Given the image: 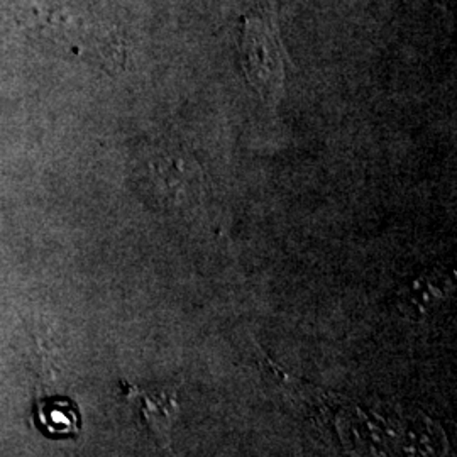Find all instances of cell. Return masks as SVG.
<instances>
[{"label":"cell","mask_w":457,"mask_h":457,"mask_svg":"<svg viewBox=\"0 0 457 457\" xmlns=\"http://www.w3.org/2000/svg\"><path fill=\"white\" fill-rule=\"evenodd\" d=\"M241 53L249 83L264 102L277 104L283 92L287 53L278 33L275 0H266L260 14L245 17Z\"/></svg>","instance_id":"6da1fadb"},{"label":"cell","mask_w":457,"mask_h":457,"mask_svg":"<svg viewBox=\"0 0 457 457\" xmlns=\"http://www.w3.org/2000/svg\"><path fill=\"white\" fill-rule=\"evenodd\" d=\"M136 181L154 205L183 209L202 195V173L195 162L163 147H151L136 162Z\"/></svg>","instance_id":"7a4b0ae2"},{"label":"cell","mask_w":457,"mask_h":457,"mask_svg":"<svg viewBox=\"0 0 457 457\" xmlns=\"http://www.w3.org/2000/svg\"><path fill=\"white\" fill-rule=\"evenodd\" d=\"M120 395L139 415L156 442L163 449H170L171 434L181 411L179 395L168 390L143 388L129 381H120Z\"/></svg>","instance_id":"3957f363"},{"label":"cell","mask_w":457,"mask_h":457,"mask_svg":"<svg viewBox=\"0 0 457 457\" xmlns=\"http://www.w3.org/2000/svg\"><path fill=\"white\" fill-rule=\"evenodd\" d=\"M36 411L39 425L54 436L77 434L80 428L79 415L68 402H41Z\"/></svg>","instance_id":"277c9868"}]
</instances>
